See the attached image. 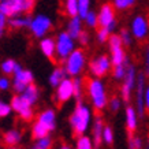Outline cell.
<instances>
[{
    "label": "cell",
    "instance_id": "27",
    "mask_svg": "<svg viewBox=\"0 0 149 149\" xmlns=\"http://www.w3.org/2000/svg\"><path fill=\"white\" fill-rule=\"evenodd\" d=\"M75 149H95L93 142H92V138L85 136V134L78 136L77 142H75Z\"/></svg>",
    "mask_w": 149,
    "mask_h": 149
},
{
    "label": "cell",
    "instance_id": "7",
    "mask_svg": "<svg viewBox=\"0 0 149 149\" xmlns=\"http://www.w3.org/2000/svg\"><path fill=\"white\" fill-rule=\"evenodd\" d=\"M108 47H109V52H111V64L112 66H118V64H123V63H129V58H127L126 52L123 49L122 41L119 34H109L108 37Z\"/></svg>",
    "mask_w": 149,
    "mask_h": 149
},
{
    "label": "cell",
    "instance_id": "20",
    "mask_svg": "<svg viewBox=\"0 0 149 149\" xmlns=\"http://www.w3.org/2000/svg\"><path fill=\"white\" fill-rule=\"evenodd\" d=\"M19 95L22 96V99L26 100L30 105H34V104L37 103L38 97H40V89H38L34 84H30V85H27L26 88L23 89L22 93H19Z\"/></svg>",
    "mask_w": 149,
    "mask_h": 149
},
{
    "label": "cell",
    "instance_id": "34",
    "mask_svg": "<svg viewBox=\"0 0 149 149\" xmlns=\"http://www.w3.org/2000/svg\"><path fill=\"white\" fill-rule=\"evenodd\" d=\"M17 62L14 59H7L1 63V71L4 72V75H11L14 72V67H15Z\"/></svg>",
    "mask_w": 149,
    "mask_h": 149
},
{
    "label": "cell",
    "instance_id": "22",
    "mask_svg": "<svg viewBox=\"0 0 149 149\" xmlns=\"http://www.w3.org/2000/svg\"><path fill=\"white\" fill-rule=\"evenodd\" d=\"M22 140V133L17 129H13V130H8L4 133V137H3V141L4 144L11 148V146H17V145L21 142Z\"/></svg>",
    "mask_w": 149,
    "mask_h": 149
},
{
    "label": "cell",
    "instance_id": "46",
    "mask_svg": "<svg viewBox=\"0 0 149 149\" xmlns=\"http://www.w3.org/2000/svg\"><path fill=\"white\" fill-rule=\"evenodd\" d=\"M0 1H7V0H0Z\"/></svg>",
    "mask_w": 149,
    "mask_h": 149
},
{
    "label": "cell",
    "instance_id": "25",
    "mask_svg": "<svg viewBox=\"0 0 149 149\" xmlns=\"http://www.w3.org/2000/svg\"><path fill=\"white\" fill-rule=\"evenodd\" d=\"M49 134L51 133L47 130L41 123H38L37 120L33 123V126H32V137L34 138V140H37V138H42V137H47V136H49Z\"/></svg>",
    "mask_w": 149,
    "mask_h": 149
},
{
    "label": "cell",
    "instance_id": "37",
    "mask_svg": "<svg viewBox=\"0 0 149 149\" xmlns=\"http://www.w3.org/2000/svg\"><path fill=\"white\" fill-rule=\"evenodd\" d=\"M119 37H120V41H122V45H125V47L131 45V42H133V36H131V33L129 32L127 29H122Z\"/></svg>",
    "mask_w": 149,
    "mask_h": 149
},
{
    "label": "cell",
    "instance_id": "1",
    "mask_svg": "<svg viewBox=\"0 0 149 149\" xmlns=\"http://www.w3.org/2000/svg\"><path fill=\"white\" fill-rule=\"evenodd\" d=\"M92 120V109L85 105L84 103L78 101L75 108L72 111L71 116H70V126L74 133V136H82L85 134L89 126H91Z\"/></svg>",
    "mask_w": 149,
    "mask_h": 149
},
{
    "label": "cell",
    "instance_id": "40",
    "mask_svg": "<svg viewBox=\"0 0 149 149\" xmlns=\"http://www.w3.org/2000/svg\"><path fill=\"white\" fill-rule=\"evenodd\" d=\"M111 33L105 29V27H100L99 30H97V40H99V42H107V40H108V37Z\"/></svg>",
    "mask_w": 149,
    "mask_h": 149
},
{
    "label": "cell",
    "instance_id": "24",
    "mask_svg": "<svg viewBox=\"0 0 149 149\" xmlns=\"http://www.w3.org/2000/svg\"><path fill=\"white\" fill-rule=\"evenodd\" d=\"M30 21H32L30 17H18L17 15V17H11V19L7 23L13 29H22V27H29Z\"/></svg>",
    "mask_w": 149,
    "mask_h": 149
},
{
    "label": "cell",
    "instance_id": "31",
    "mask_svg": "<svg viewBox=\"0 0 149 149\" xmlns=\"http://www.w3.org/2000/svg\"><path fill=\"white\" fill-rule=\"evenodd\" d=\"M137 0H113V8L116 10H129L136 4Z\"/></svg>",
    "mask_w": 149,
    "mask_h": 149
},
{
    "label": "cell",
    "instance_id": "9",
    "mask_svg": "<svg viewBox=\"0 0 149 149\" xmlns=\"http://www.w3.org/2000/svg\"><path fill=\"white\" fill-rule=\"evenodd\" d=\"M10 107L13 111L19 115V118L22 120H26V122H30L34 118V109H33V105L27 103L25 99H22L21 95H15L10 101Z\"/></svg>",
    "mask_w": 149,
    "mask_h": 149
},
{
    "label": "cell",
    "instance_id": "21",
    "mask_svg": "<svg viewBox=\"0 0 149 149\" xmlns=\"http://www.w3.org/2000/svg\"><path fill=\"white\" fill-rule=\"evenodd\" d=\"M66 32L70 34L71 38L77 40V37L79 36V33L82 32V21L78 15L70 17V21L67 22V30H66Z\"/></svg>",
    "mask_w": 149,
    "mask_h": 149
},
{
    "label": "cell",
    "instance_id": "16",
    "mask_svg": "<svg viewBox=\"0 0 149 149\" xmlns=\"http://www.w3.org/2000/svg\"><path fill=\"white\" fill-rule=\"evenodd\" d=\"M37 122L41 123L49 133L54 131L55 127H56V112H55V109L47 108L44 111H41L37 116Z\"/></svg>",
    "mask_w": 149,
    "mask_h": 149
},
{
    "label": "cell",
    "instance_id": "35",
    "mask_svg": "<svg viewBox=\"0 0 149 149\" xmlns=\"http://www.w3.org/2000/svg\"><path fill=\"white\" fill-rule=\"evenodd\" d=\"M120 105H122V100L119 97H116V96H113L112 99H109L107 101V107L109 108L111 112H118L120 109Z\"/></svg>",
    "mask_w": 149,
    "mask_h": 149
},
{
    "label": "cell",
    "instance_id": "2",
    "mask_svg": "<svg viewBox=\"0 0 149 149\" xmlns=\"http://www.w3.org/2000/svg\"><path fill=\"white\" fill-rule=\"evenodd\" d=\"M86 93L89 96L92 105L96 111H103L107 107L108 96L104 82L100 78H92L86 82Z\"/></svg>",
    "mask_w": 149,
    "mask_h": 149
},
{
    "label": "cell",
    "instance_id": "19",
    "mask_svg": "<svg viewBox=\"0 0 149 149\" xmlns=\"http://www.w3.org/2000/svg\"><path fill=\"white\" fill-rule=\"evenodd\" d=\"M40 49L44 54L45 58H48L49 60L55 62V40L52 37H42L40 41Z\"/></svg>",
    "mask_w": 149,
    "mask_h": 149
},
{
    "label": "cell",
    "instance_id": "36",
    "mask_svg": "<svg viewBox=\"0 0 149 149\" xmlns=\"http://www.w3.org/2000/svg\"><path fill=\"white\" fill-rule=\"evenodd\" d=\"M85 23L88 25L89 27H97V14L95 11H88V14L85 15V18H84Z\"/></svg>",
    "mask_w": 149,
    "mask_h": 149
},
{
    "label": "cell",
    "instance_id": "5",
    "mask_svg": "<svg viewBox=\"0 0 149 149\" xmlns=\"http://www.w3.org/2000/svg\"><path fill=\"white\" fill-rule=\"evenodd\" d=\"M75 49V40L70 37L67 32H60L55 40V56L60 62H64L66 58Z\"/></svg>",
    "mask_w": 149,
    "mask_h": 149
},
{
    "label": "cell",
    "instance_id": "11",
    "mask_svg": "<svg viewBox=\"0 0 149 149\" xmlns=\"http://www.w3.org/2000/svg\"><path fill=\"white\" fill-rule=\"evenodd\" d=\"M136 78H137V71L136 67L133 64H127L126 72H125V77H123V84L120 86V95H122V100L125 101H130L131 99V93L134 91V86H136Z\"/></svg>",
    "mask_w": 149,
    "mask_h": 149
},
{
    "label": "cell",
    "instance_id": "8",
    "mask_svg": "<svg viewBox=\"0 0 149 149\" xmlns=\"http://www.w3.org/2000/svg\"><path fill=\"white\" fill-rule=\"evenodd\" d=\"M97 25L100 27H105L111 34L116 29V19H115V8L112 4L105 3L100 7V11L97 14Z\"/></svg>",
    "mask_w": 149,
    "mask_h": 149
},
{
    "label": "cell",
    "instance_id": "26",
    "mask_svg": "<svg viewBox=\"0 0 149 149\" xmlns=\"http://www.w3.org/2000/svg\"><path fill=\"white\" fill-rule=\"evenodd\" d=\"M52 138L49 136L47 137H42V138H37L34 140V144L32 145V148L30 149H52Z\"/></svg>",
    "mask_w": 149,
    "mask_h": 149
},
{
    "label": "cell",
    "instance_id": "6",
    "mask_svg": "<svg viewBox=\"0 0 149 149\" xmlns=\"http://www.w3.org/2000/svg\"><path fill=\"white\" fill-rule=\"evenodd\" d=\"M13 81H11V86L13 89L15 91V93H22L23 89L26 88L27 85H30L34 82V75L30 70H26L23 68L19 63L15 64L14 67V72H13Z\"/></svg>",
    "mask_w": 149,
    "mask_h": 149
},
{
    "label": "cell",
    "instance_id": "44",
    "mask_svg": "<svg viewBox=\"0 0 149 149\" xmlns=\"http://www.w3.org/2000/svg\"><path fill=\"white\" fill-rule=\"evenodd\" d=\"M145 64H146V74H148V64H149V52L146 49V54H145Z\"/></svg>",
    "mask_w": 149,
    "mask_h": 149
},
{
    "label": "cell",
    "instance_id": "41",
    "mask_svg": "<svg viewBox=\"0 0 149 149\" xmlns=\"http://www.w3.org/2000/svg\"><path fill=\"white\" fill-rule=\"evenodd\" d=\"M11 88V79L8 78V75H3L0 77V91L1 92H7Z\"/></svg>",
    "mask_w": 149,
    "mask_h": 149
},
{
    "label": "cell",
    "instance_id": "23",
    "mask_svg": "<svg viewBox=\"0 0 149 149\" xmlns=\"http://www.w3.org/2000/svg\"><path fill=\"white\" fill-rule=\"evenodd\" d=\"M66 77H67V75H66L64 68L63 67H56L49 75V85L52 86V88H56Z\"/></svg>",
    "mask_w": 149,
    "mask_h": 149
},
{
    "label": "cell",
    "instance_id": "42",
    "mask_svg": "<svg viewBox=\"0 0 149 149\" xmlns=\"http://www.w3.org/2000/svg\"><path fill=\"white\" fill-rule=\"evenodd\" d=\"M77 40L81 42V45H88V42H89V34L82 30V32L79 33V36L77 37Z\"/></svg>",
    "mask_w": 149,
    "mask_h": 149
},
{
    "label": "cell",
    "instance_id": "13",
    "mask_svg": "<svg viewBox=\"0 0 149 149\" xmlns=\"http://www.w3.org/2000/svg\"><path fill=\"white\" fill-rule=\"evenodd\" d=\"M111 68H112V64L107 55H100L89 63V70L95 78H101L107 75L111 71Z\"/></svg>",
    "mask_w": 149,
    "mask_h": 149
},
{
    "label": "cell",
    "instance_id": "32",
    "mask_svg": "<svg viewBox=\"0 0 149 149\" xmlns=\"http://www.w3.org/2000/svg\"><path fill=\"white\" fill-rule=\"evenodd\" d=\"M129 63H123V64H118V66H113V71L112 75L115 79L118 81H122L123 77H125V72H126V67Z\"/></svg>",
    "mask_w": 149,
    "mask_h": 149
},
{
    "label": "cell",
    "instance_id": "45",
    "mask_svg": "<svg viewBox=\"0 0 149 149\" xmlns=\"http://www.w3.org/2000/svg\"><path fill=\"white\" fill-rule=\"evenodd\" d=\"M59 149H72V148H71V146H70V145H66V144H63V145H62V146H60V148H59Z\"/></svg>",
    "mask_w": 149,
    "mask_h": 149
},
{
    "label": "cell",
    "instance_id": "17",
    "mask_svg": "<svg viewBox=\"0 0 149 149\" xmlns=\"http://www.w3.org/2000/svg\"><path fill=\"white\" fill-rule=\"evenodd\" d=\"M125 116H126V129L130 133V136L133 133H136L137 127H138V115L134 107H127L125 111Z\"/></svg>",
    "mask_w": 149,
    "mask_h": 149
},
{
    "label": "cell",
    "instance_id": "43",
    "mask_svg": "<svg viewBox=\"0 0 149 149\" xmlns=\"http://www.w3.org/2000/svg\"><path fill=\"white\" fill-rule=\"evenodd\" d=\"M6 26H7V17L3 15V14H0V38H1L3 34H4Z\"/></svg>",
    "mask_w": 149,
    "mask_h": 149
},
{
    "label": "cell",
    "instance_id": "39",
    "mask_svg": "<svg viewBox=\"0 0 149 149\" xmlns=\"http://www.w3.org/2000/svg\"><path fill=\"white\" fill-rule=\"evenodd\" d=\"M11 112H13V109H11V107H10V103L0 101V118L10 116V113Z\"/></svg>",
    "mask_w": 149,
    "mask_h": 149
},
{
    "label": "cell",
    "instance_id": "12",
    "mask_svg": "<svg viewBox=\"0 0 149 149\" xmlns=\"http://www.w3.org/2000/svg\"><path fill=\"white\" fill-rule=\"evenodd\" d=\"M146 79H145V74L140 72L137 74L136 78V111L138 118H144L145 115V104H144V95H145V89H146Z\"/></svg>",
    "mask_w": 149,
    "mask_h": 149
},
{
    "label": "cell",
    "instance_id": "29",
    "mask_svg": "<svg viewBox=\"0 0 149 149\" xmlns=\"http://www.w3.org/2000/svg\"><path fill=\"white\" fill-rule=\"evenodd\" d=\"M82 92H84V79L75 77L72 79V97L75 99H81Z\"/></svg>",
    "mask_w": 149,
    "mask_h": 149
},
{
    "label": "cell",
    "instance_id": "18",
    "mask_svg": "<svg viewBox=\"0 0 149 149\" xmlns=\"http://www.w3.org/2000/svg\"><path fill=\"white\" fill-rule=\"evenodd\" d=\"M103 127H104V122L100 116H97L93 122V127H92V142L95 149L100 148V145L103 142L101 140V134H103Z\"/></svg>",
    "mask_w": 149,
    "mask_h": 149
},
{
    "label": "cell",
    "instance_id": "30",
    "mask_svg": "<svg viewBox=\"0 0 149 149\" xmlns=\"http://www.w3.org/2000/svg\"><path fill=\"white\" fill-rule=\"evenodd\" d=\"M88 11H91V0H78V17L84 19Z\"/></svg>",
    "mask_w": 149,
    "mask_h": 149
},
{
    "label": "cell",
    "instance_id": "15",
    "mask_svg": "<svg viewBox=\"0 0 149 149\" xmlns=\"http://www.w3.org/2000/svg\"><path fill=\"white\" fill-rule=\"evenodd\" d=\"M70 99H72V79L66 77L63 81L56 86L55 100L59 104H64L67 101H70Z\"/></svg>",
    "mask_w": 149,
    "mask_h": 149
},
{
    "label": "cell",
    "instance_id": "3",
    "mask_svg": "<svg viewBox=\"0 0 149 149\" xmlns=\"http://www.w3.org/2000/svg\"><path fill=\"white\" fill-rule=\"evenodd\" d=\"M34 8V0H7L0 1V14L6 17H17L23 13H32Z\"/></svg>",
    "mask_w": 149,
    "mask_h": 149
},
{
    "label": "cell",
    "instance_id": "10",
    "mask_svg": "<svg viewBox=\"0 0 149 149\" xmlns=\"http://www.w3.org/2000/svg\"><path fill=\"white\" fill-rule=\"evenodd\" d=\"M29 29L32 34L36 38H42L48 34L51 29H52V21H51L49 17L47 15H42V14H38L37 17L32 18L30 21V25H29Z\"/></svg>",
    "mask_w": 149,
    "mask_h": 149
},
{
    "label": "cell",
    "instance_id": "14",
    "mask_svg": "<svg viewBox=\"0 0 149 149\" xmlns=\"http://www.w3.org/2000/svg\"><path fill=\"white\" fill-rule=\"evenodd\" d=\"M148 21L144 15H137L134 17V19L131 21V36L134 37L136 40L142 41L148 37Z\"/></svg>",
    "mask_w": 149,
    "mask_h": 149
},
{
    "label": "cell",
    "instance_id": "33",
    "mask_svg": "<svg viewBox=\"0 0 149 149\" xmlns=\"http://www.w3.org/2000/svg\"><path fill=\"white\" fill-rule=\"evenodd\" d=\"M101 140L107 145H111L113 142V130L109 126L103 127V134H101Z\"/></svg>",
    "mask_w": 149,
    "mask_h": 149
},
{
    "label": "cell",
    "instance_id": "28",
    "mask_svg": "<svg viewBox=\"0 0 149 149\" xmlns=\"http://www.w3.org/2000/svg\"><path fill=\"white\" fill-rule=\"evenodd\" d=\"M64 13L68 17L78 15V0H64Z\"/></svg>",
    "mask_w": 149,
    "mask_h": 149
},
{
    "label": "cell",
    "instance_id": "4",
    "mask_svg": "<svg viewBox=\"0 0 149 149\" xmlns=\"http://www.w3.org/2000/svg\"><path fill=\"white\" fill-rule=\"evenodd\" d=\"M85 64H86L85 52L82 49H74L71 54L66 58L63 68H64V71H66V75L78 77V75L84 71Z\"/></svg>",
    "mask_w": 149,
    "mask_h": 149
},
{
    "label": "cell",
    "instance_id": "38",
    "mask_svg": "<svg viewBox=\"0 0 149 149\" xmlns=\"http://www.w3.org/2000/svg\"><path fill=\"white\" fill-rule=\"evenodd\" d=\"M142 140L138 138V137L130 136V140H129V149H142Z\"/></svg>",
    "mask_w": 149,
    "mask_h": 149
}]
</instances>
